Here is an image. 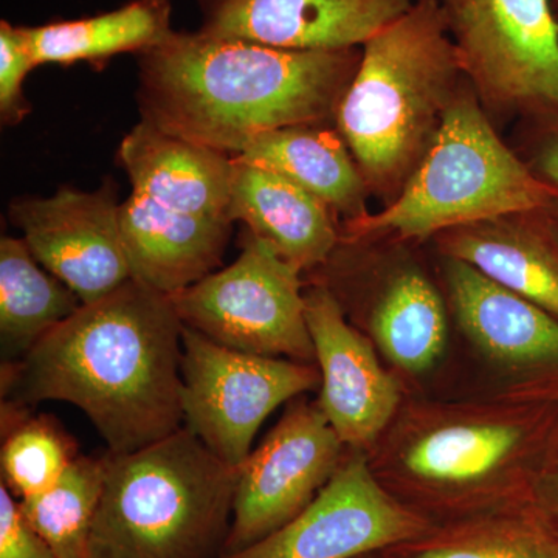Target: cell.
<instances>
[{"label": "cell", "instance_id": "obj_1", "mask_svg": "<svg viewBox=\"0 0 558 558\" xmlns=\"http://www.w3.org/2000/svg\"><path fill=\"white\" fill-rule=\"evenodd\" d=\"M182 330L170 295L130 279L3 363V395L72 403L110 453H131L182 428Z\"/></svg>", "mask_w": 558, "mask_h": 558}, {"label": "cell", "instance_id": "obj_2", "mask_svg": "<svg viewBox=\"0 0 558 558\" xmlns=\"http://www.w3.org/2000/svg\"><path fill=\"white\" fill-rule=\"evenodd\" d=\"M137 58L142 121L236 157L267 132L336 123L362 47L284 50L172 31Z\"/></svg>", "mask_w": 558, "mask_h": 558}, {"label": "cell", "instance_id": "obj_3", "mask_svg": "<svg viewBox=\"0 0 558 558\" xmlns=\"http://www.w3.org/2000/svg\"><path fill=\"white\" fill-rule=\"evenodd\" d=\"M557 416L558 399L526 395L498 405L418 409L402 417L381 464L371 468L396 497L446 523L519 505Z\"/></svg>", "mask_w": 558, "mask_h": 558}, {"label": "cell", "instance_id": "obj_4", "mask_svg": "<svg viewBox=\"0 0 558 558\" xmlns=\"http://www.w3.org/2000/svg\"><path fill=\"white\" fill-rule=\"evenodd\" d=\"M465 81L439 0H416L363 44L336 126L384 207L427 156Z\"/></svg>", "mask_w": 558, "mask_h": 558}, {"label": "cell", "instance_id": "obj_5", "mask_svg": "<svg viewBox=\"0 0 558 558\" xmlns=\"http://www.w3.org/2000/svg\"><path fill=\"white\" fill-rule=\"evenodd\" d=\"M236 483L238 469L186 427L109 451L90 558H208L229 527Z\"/></svg>", "mask_w": 558, "mask_h": 558}, {"label": "cell", "instance_id": "obj_6", "mask_svg": "<svg viewBox=\"0 0 558 558\" xmlns=\"http://www.w3.org/2000/svg\"><path fill=\"white\" fill-rule=\"evenodd\" d=\"M558 194L501 137L465 81L438 137L380 211L340 222L347 240L416 244L458 227L548 208Z\"/></svg>", "mask_w": 558, "mask_h": 558}, {"label": "cell", "instance_id": "obj_7", "mask_svg": "<svg viewBox=\"0 0 558 558\" xmlns=\"http://www.w3.org/2000/svg\"><path fill=\"white\" fill-rule=\"evenodd\" d=\"M462 72L495 126L558 108L549 0H439Z\"/></svg>", "mask_w": 558, "mask_h": 558}, {"label": "cell", "instance_id": "obj_8", "mask_svg": "<svg viewBox=\"0 0 558 558\" xmlns=\"http://www.w3.org/2000/svg\"><path fill=\"white\" fill-rule=\"evenodd\" d=\"M303 271L244 229L233 264L170 295L183 325L222 347L315 363Z\"/></svg>", "mask_w": 558, "mask_h": 558}, {"label": "cell", "instance_id": "obj_9", "mask_svg": "<svg viewBox=\"0 0 558 558\" xmlns=\"http://www.w3.org/2000/svg\"><path fill=\"white\" fill-rule=\"evenodd\" d=\"M319 381L315 363L236 351L183 325V422L230 468H241L278 407L314 391Z\"/></svg>", "mask_w": 558, "mask_h": 558}, {"label": "cell", "instance_id": "obj_10", "mask_svg": "<svg viewBox=\"0 0 558 558\" xmlns=\"http://www.w3.org/2000/svg\"><path fill=\"white\" fill-rule=\"evenodd\" d=\"M436 526L381 483L365 451L349 450L295 519L220 558H365L424 537Z\"/></svg>", "mask_w": 558, "mask_h": 558}, {"label": "cell", "instance_id": "obj_11", "mask_svg": "<svg viewBox=\"0 0 558 558\" xmlns=\"http://www.w3.org/2000/svg\"><path fill=\"white\" fill-rule=\"evenodd\" d=\"M344 450L318 402L290 403L238 469L226 554L247 548L295 519L332 478Z\"/></svg>", "mask_w": 558, "mask_h": 558}, {"label": "cell", "instance_id": "obj_12", "mask_svg": "<svg viewBox=\"0 0 558 558\" xmlns=\"http://www.w3.org/2000/svg\"><path fill=\"white\" fill-rule=\"evenodd\" d=\"M9 218L40 266L83 304L105 299L132 279L110 179L92 193L61 186L49 197H16Z\"/></svg>", "mask_w": 558, "mask_h": 558}, {"label": "cell", "instance_id": "obj_13", "mask_svg": "<svg viewBox=\"0 0 558 558\" xmlns=\"http://www.w3.org/2000/svg\"><path fill=\"white\" fill-rule=\"evenodd\" d=\"M459 329L519 381V395L558 399V318L462 260L439 256Z\"/></svg>", "mask_w": 558, "mask_h": 558}, {"label": "cell", "instance_id": "obj_14", "mask_svg": "<svg viewBox=\"0 0 558 558\" xmlns=\"http://www.w3.org/2000/svg\"><path fill=\"white\" fill-rule=\"evenodd\" d=\"M306 317L322 377L319 409L348 450L366 453L398 413V380L381 368L373 343L328 289L314 282L306 289Z\"/></svg>", "mask_w": 558, "mask_h": 558}, {"label": "cell", "instance_id": "obj_15", "mask_svg": "<svg viewBox=\"0 0 558 558\" xmlns=\"http://www.w3.org/2000/svg\"><path fill=\"white\" fill-rule=\"evenodd\" d=\"M201 32L284 50L362 47L416 0H197Z\"/></svg>", "mask_w": 558, "mask_h": 558}, {"label": "cell", "instance_id": "obj_16", "mask_svg": "<svg viewBox=\"0 0 558 558\" xmlns=\"http://www.w3.org/2000/svg\"><path fill=\"white\" fill-rule=\"evenodd\" d=\"M337 300L360 296L363 317L376 347L403 373L422 374L438 363L449 339V306L427 271L400 258L373 289L344 282H317Z\"/></svg>", "mask_w": 558, "mask_h": 558}, {"label": "cell", "instance_id": "obj_17", "mask_svg": "<svg viewBox=\"0 0 558 558\" xmlns=\"http://www.w3.org/2000/svg\"><path fill=\"white\" fill-rule=\"evenodd\" d=\"M120 229L132 279L174 295L219 269L233 222L174 211L131 193L120 204Z\"/></svg>", "mask_w": 558, "mask_h": 558}, {"label": "cell", "instance_id": "obj_18", "mask_svg": "<svg viewBox=\"0 0 558 558\" xmlns=\"http://www.w3.org/2000/svg\"><path fill=\"white\" fill-rule=\"evenodd\" d=\"M545 209L458 227L432 241L439 256L475 267L558 318V238Z\"/></svg>", "mask_w": 558, "mask_h": 558}, {"label": "cell", "instance_id": "obj_19", "mask_svg": "<svg viewBox=\"0 0 558 558\" xmlns=\"http://www.w3.org/2000/svg\"><path fill=\"white\" fill-rule=\"evenodd\" d=\"M229 216L303 274L323 266L340 241L339 218L328 205L284 175L240 157H233Z\"/></svg>", "mask_w": 558, "mask_h": 558}, {"label": "cell", "instance_id": "obj_20", "mask_svg": "<svg viewBox=\"0 0 558 558\" xmlns=\"http://www.w3.org/2000/svg\"><path fill=\"white\" fill-rule=\"evenodd\" d=\"M119 163L130 178L132 193L174 211L231 220L233 156L140 121L121 142Z\"/></svg>", "mask_w": 558, "mask_h": 558}, {"label": "cell", "instance_id": "obj_21", "mask_svg": "<svg viewBox=\"0 0 558 558\" xmlns=\"http://www.w3.org/2000/svg\"><path fill=\"white\" fill-rule=\"evenodd\" d=\"M236 157L284 175L328 205L341 222L369 213L368 186L336 123L267 132Z\"/></svg>", "mask_w": 558, "mask_h": 558}, {"label": "cell", "instance_id": "obj_22", "mask_svg": "<svg viewBox=\"0 0 558 558\" xmlns=\"http://www.w3.org/2000/svg\"><path fill=\"white\" fill-rule=\"evenodd\" d=\"M171 14V0H132L95 16L24 28L36 68L105 65L117 54H140L163 43L172 32Z\"/></svg>", "mask_w": 558, "mask_h": 558}, {"label": "cell", "instance_id": "obj_23", "mask_svg": "<svg viewBox=\"0 0 558 558\" xmlns=\"http://www.w3.org/2000/svg\"><path fill=\"white\" fill-rule=\"evenodd\" d=\"M83 306L68 284L44 269L22 238L0 240V343L3 363L20 362Z\"/></svg>", "mask_w": 558, "mask_h": 558}, {"label": "cell", "instance_id": "obj_24", "mask_svg": "<svg viewBox=\"0 0 558 558\" xmlns=\"http://www.w3.org/2000/svg\"><path fill=\"white\" fill-rule=\"evenodd\" d=\"M387 558H558V542L526 501L439 523Z\"/></svg>", "mask_w": 558, "mask_h": 558}, {"label": "cell", "instance_id": "obj_25", "mask_svg": "<svg viewBox=\"0 0 558 558\" xmlns=\"http://www.w3.org/2000/svg\"><path fill=\"white\" fill-rule=\"evenodd\" d=\"M106 472L108 454H78L49 490L17 501L24 519L58 558H90L92 529Z\"/></svg>", "mask_w": 558, "mask_h": 558}, {"label": "cell", "instance_id": "obj_26", "mask_svg": "<svg viewBox=\"0 0 558 558\" xmlns=\"http://www.w3.org/2000/svg\"><path fill=\"white\" fill-rule=\"evenodd\" d=\"M22 407L3 405L2 483L20 499L49 490L78 457L76 446L57 422L32 417Z\"/></svg>", "mask_w": 558, "mask_h": 558}, {"label": "cell", "instance_id": "obj_27", "mask_svg": "<svg viewBox=\"0 0 558 558\" xmlns=\"http://www.w3.org/2000/svg\"><path fill=\"white\" fill-rule=\"evenodd\" d=\"M36 69L24 25L0 22V121L16 126L32 112L24 81Z\"/></svg>", "mask_w": 558, "mask_h": 558}, {"label": "cell", "instance_id": "obj_28", "mask_svg": "<svg viewBox=\"0 0 558 558\" xmlns=\"http://www.w3.org/2000/svg\"><path fill=\"white\" fill-rule=\"evenodd\" d=\"M508 142L529 171L558 194V108L521 117Z\"/></svg>", "mask_w": 558, "mask_h": 558}, {"label": "cell", "instance_id": "obj_29", "mask_svg": "<svg viewBox=\"0 0 558 558\" xmlns=\"http://www.w3.org/2000/svg\"><path fill=\"white\" fill-rule=\"evenodd\" d=\"M526 502L558 542V416L532 470Z\"/></svg>", "mask_w": 558, "mask_h": 558}, {"label": "cell", "instance_id": "obj_30", "mask_svg": "<svg viewBox=\"0 0 558 558\" xmlns=\"http://www.w3.org/2000/svg\"><path fill=\"white\" fill-rule=\"evenodd\" d=\"M0 558H58L27 523L9 487L0 486Z\"/></svg>", "mask_w": 558, "mask_h": 558}, {"label": "cell", "instance_id": "obj_31", "mask_svg": "<svg viewBox=\"0 0 558 558\" xmlns=\"http://www.w3.org/2000/svg\"><path fill=\"white\" fill-rule=\"evenodd\" d=\"M546 216H548L550 227H553L554 233L558 238V196L553 201V204L545 209Z\"/></svg>", "mask_w": 558, "mask_h": 558}, {"label": "cell", "instance_id": "obj_32", "mask_svg": "<svg viewBox=\"0 0 558 558\" xmlns=\"http://www.w3.org/2000/svg\"><path fill=\"white\" fill-rule=\"evenodd\" d=\"M550 7H553L554 13L558 17V0H549Z\"/></svg>", "mask_w": 558, "mask_h": 558}, {"label": "cell", "instance_id": "obj_33", "mask_svg": "<svg viewBox=\"0 0 558 558\" xmlns=\"http://www.w3.org/2000/svg\"><path fill=\"white\" fill-rule=\"evenodd\" d=\"M365 558H387L381 554V557H377V554H374V556L365 557Z\"/></svg>", "mask_w": 558, "mask_h": 558}, {"label": "cell", "instance_id": "obj_34", "mask_svg": "<svg viewBox=\"0 0 558 558\" xmlns=\"http://www.w3.org/2000/svg\"><path fill=\"white\" fill-rule=\"evenodd\" d=\"M557 21H558V17H557Z\"/></svg>", "mask_w": 558, "mask_h": 558}]
</instances>
